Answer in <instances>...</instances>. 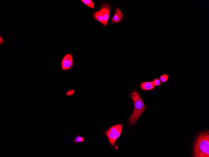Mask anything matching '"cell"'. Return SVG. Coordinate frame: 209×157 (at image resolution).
Here are the masks:
<instances>
[{
  "label": "cell",
  "mask_w": 209,
  "mask_h": 157,
  "mask_svg": "<svg viewBox=\"0 0 209 157\" xmlns=\"http://www.w3.org/2000/svg\"><path fill=\"white\" fill-rule=\"evenodd\" d=\"M75 91L74 90L72 89L68 91L66 93V96H72L75 93Z\"/></svg>",
  "instance_id": "cell-13"
},
{
  "label": "cell",
  "mask_w": 209,
  "mask_h": 157,
  "mask_svg": "<svg viewBox=\"0 0 209 157\" xmlns=\"http://www.w3.org/2000/svg\"><path fill=\"white\" fill-rule=\"evenodd\" d=\"M195 157H209V133L207 131L199 135L196 139L193 151Z\"/></svg>",
  "instance_id": "cell-1"
},
{
  "label": "cell",
  "mask_w": 209,
  "mask_h": 157,
  "mask_svg": "<svg viewBox=\"0 0 209 157\" xmlns=\"http://www.w3.org/2000/svg\"><path fill=\"white\" fill-rule=\"evenodd\" d=\"M93 16L94 19L100 22L104 25V18L101 10L99 11L94 12Z\"/></svg>",
  "instance_id": "cell-8"
},
{
  "label": "cell",
  "mask_w": 209,
  "mask_h": 157,
  "mask_svg": "<svg viewBox=\"0 0 209 157\" xmlns=\"http://www.w3.org/2000/svg\"><path fill=\"white\" fill-rule=\"evenodd\" d=\"M141 89L144 91H150L153 89L155 86L153 82H142L140 84Z\"/></svg>",
  "instance_id": "cell-7"
},
{
  "label": "cell",
  "mask_w": 209,
  "mask_h": 157,
  "mask_svg": "<svg viewBox=\"0 0 209 157\" xmlns=\"http://www.w3.org/2000/svg\"><path fill=\"white\" fill-rule=\"evenodd\" d=\"M152 82L155 86H160L161 84L160 80L158 79V78H155L154 80Z\"/></svg>",
  "instance_id": "cell-12"
},
{
  "label": "cell",
  "mask_w": 209,
  "mask_h": 157,
  "mask_svg": "<svg viewBox=\"0 0 209 157\" xmlns=\"http://www.w3.org/2000/svg\"><path fill=\"white\" fill-rule=\"evenodd\" d=\"M123 125L122 124L114 125L110 127L103 133L107 136L110 145L112 147L116 146L115 142L120 137L122 133Z\"/></svg>",
  "instance_id": "cell-3"
},
{
  "label": "cell",
  "mask_w": 209,
  "mask_h": 157,
  "mask_svg": "<svg viewBox=\"0 0 209 157\" xmlns=\"http://www.w3.org/2000/svg\"><path fill=\"white\" fill-rule=\"evenodd\" d=\"M81 1L86 6L92 9H94L95 8V5L91 0H81Z\"/></svg>",
  "instance_id": "cell-9"
},
{
  "label": "cell",
  "mask_w": 209,
  "mask_h": 157,
  "mask_svg": "<svg viewBox=\"0 0 209 157\" xmlns=\"http://www.w3.org/2000/svg\"><path fill=\"white\" fill-rule=\"evenodd\" d=\"M123 18V14L121 10L117 7L116 13L113 16L111 21V23L117 24L120 22Z\"/></svg>",
  "instance_id": "cell-6"
},
{
  "label": "cell",
  "mask_w": 209,
  "mask_h": 157,
  "mask_svg": "<svg viewBox=\"0 0 209 157\" xmlns=\"http://www.w3.org/2000/svg\"><path fill=\"white\" fill-rule=\"evenodd\" d=\"M169 75L167 74H163L160 76V80L162 83L166 82L169 79Z\"/></svg>",
  "instance_id": "cell-11"
},
{
  "label": "cell",
  "mask_w": 209,
  "mask_h": 157,
  "mask_svg": "<svg viewBox=\"0 0 209 157\" xmlns=\"http://www.w3.org/2000/svg\"><path fill=\"white\" fill-rule=\"evenodd\" d=\"M104 18V26L106 27L109 18L110 11V6L109 4L106 3L102 5L101 9Z\"/></svg>",
  "instance_id": "cell-5"
},
{
  "label": "cell",
  "mask_w": 209,
  "mask_h": 157,
  "mask_svg": "<svg viewBox=\"0 0 209 157\" xmlns=\"http://www.w3.org/2000/svg\"><path fill=\"white\" fill-rule=\"evenodd\" d=\"M74 60L72 55L71 53L65 55L61 61V69L64 71H67L71 69L74 65Z\"/></svg>",
  "instance_id": "cell-4"
},
{
  "label": "cell",
  "mask_w": 209,
  "mask_h": 157,
  "mask_svg": "<svg viewBox=\"0 0 209 157\" xmlns=\"http://www.w3.org/2000/svg\"><path fill=\"white\" fill-rule=\"evenodd\" d=\"M5 42V40L1 35H0V45L2 44Z\"/></svg>",
  "instance_id": "cell-14"
},
{
  "label": "cell",
  "mask_w": 209,
  "mask_h": 157,
  "mask_svg": "<svg viewBox=\"0 0 209 157\" xmlns=\"http://www.w3.org/2000/svg\"><path fill=\"white\" fill-rule=\"evenodd\" d=\"M130 96L134 105V110L128 120L130 125L132 126L137 122L145 111L146 107L137 91H133L131 92Z\"/></svg>",
  "instance_id": "cell-2"
},
{
  "label": "cell",
  "mask_w": 209,
  "mask_h": 157,
  "mask_svg": "<svg viewBox=\"0 0 209 157\" xmlns=\"http://www.w3.org/2000/svg\"><path fill=\"white\" fill-rule=\"evenodd\" d=\"M85 139L84 138L81 137L77 134L76 135V137L74 138L73 141L74 144H76L79 142H82L84 141Z\"/></svg>",
  "instance_id": "cell-10"
}]
</instances>
